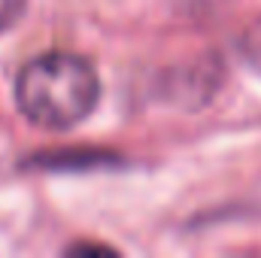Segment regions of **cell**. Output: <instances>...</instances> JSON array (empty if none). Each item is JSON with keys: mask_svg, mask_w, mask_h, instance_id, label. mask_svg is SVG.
I'll use <instances>...</instances> for the list:
<instances>
[{"mask_svg": "<svg viewBox=\"0 0 261 258\" xmlns=\"http://www.w3.org/2000/svg\"><path fill=\"white\" fill-rule=\"evenodd\" d=\"M240 55H243V61L252 70L261 73V18H255L243 31V37H240Z\"/></svg>", "mask_w": 261, "mask_h": 258, "instance_id": "cell-2", "label": "cell"}, {"mask_svg": "<svg viewBox=\"0 0 261 258\" xmlns=\"http://www.w3.org/2000/svg\"><path fill=\"white\" fill-rule=\"evenodd\" d=\"M67 252H70V255H88V252H97V255H116V249H110V246H103V243H76V246H70Z\"/></svg>", "mask_w": 261, "mask_h": 258, "instance_id": "cell-4", "label": "cell"}, {"mask_svg": "<svg viewBox=\"0 0 261 258\" xmlns=\"http://www.w3.org/2000/svg\"><path fill=\"white\" fill-rule=\"evenodd\" d=\"M100 97L94 67L70 52H49L21 67L15 100L28 122L46 131H64L88 119Z\"/></svg>", "mask_w": 261, "mask_h": 258, "instance_id": "cell-1", "label": "cell"}, {"mask_svg": "<svg viewBox=\"0 0 261 258\" xmlns=\"http://www.w3.org/2000/svg\"><path fill=\"white\" fill-rule=\"evenodd\" d=\"M24 6H28V0H0V34L9 31L21 18Z\"/></svg>", "mask_w": 261, "mask_h": 258, "instance_id": "cell-3", "label": "cell"}]
</instances>
